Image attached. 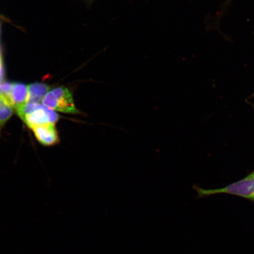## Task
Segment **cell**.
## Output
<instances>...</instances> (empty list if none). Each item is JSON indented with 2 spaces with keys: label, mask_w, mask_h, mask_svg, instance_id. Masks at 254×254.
I'll return each mask as SVG.
<instances>
[{
  "label": "cell",
  "mask_w": 254,
  "mask_h": 254,
  "mask_svg": "<svg viewBox=\"0 0 254 254\" xmlns=\"http://www.w3.org/2000/svg\"><path fill=\"white\" fill-rule=\"evenodd\" d=\"M194 189L197 192L199 198L225 193L254 202V171L244 179L222 188L204 189L201 187H195Z\"/></svg>",
  "instance_id": "cell-1"
},
{
  "label": "cell",
  "mask_w": 254,
  "mask_h": 254,
  "mask_svg": "<svg viewBox=\"0 0 254 254\" xmlns=\"http://www.w3.org/2000/svg\"><path fill=\"white\" fill-rule=\"evenodd\" d=\"M16 112L31 129L40 125L55 124L59 120V114L55 110L40 103H27Z\"/></svg>",
  "instance_id": "cell-2"
},
{
  "label": "cell",
  "mask_w": 254,
  "mask_h": 254,
  "mask_svg": "<svg viewBox=\"0 0 254 254\" xmlns=\"http://www.w3.org/2000/svg\"><path fill=\"white\" fill-rule=\"evenodd\" d=\"M42 103L44 106L59 112L71 114L79 113L71 91L65 87H57L50 91L44 97Z\"/></svg>",
  "instance_id": "cell-3"
},
{
  "label": "cell",
  "mask_w": 254,
  "mask_h": 254,
  "mask_svg": "<svg viewBox=\"0 0 254 254\" xmlns=\"http://www.w3.org/2000/svg\"><path fill=\"white\" fill-rule=\"evenodd\" d=\"M34 134L41 144L46 146H51L59 142L55 124H46L34 127Z\"/></svg>",
  "instance_id": "cell-4"
},
{
  "label": "cell",
  "mask_w": 254,
  "mask_h": 254,
  "mask_svg": "<svg viewBox=\"0 0 254 254\" xmlns=\"http://www.w3.org/2000/svg\"><path fill=\"white\" fill-rule=\"evenodd\" d=\"M28 87L21 82H12L8 102L12 108L17 110L27 103Z\"/></svg>",
  "instance_id": "cell-5"
},
{
  "label": "cell",
  "mask_w": 254,
  "mask_h": 254,
  "mask_svg": "<svg viewBox=\"0 0 254 254\" xmlns=\"http://www.w3.org/2000/svg\"><path fill=\"white\" fill-rule=\"evenodd\" d=\"M28 100L27 103H40L43 101L44 97L50 91L49 85L35 82L28 85Z\"/></svg>",
  "instance_id": "cell-6"
},
{
  "label": "cell",
  "mask_w": 254,
  "mask_h": 254,
  "mask_svg": "<svg viewBox=\"0 0 254 254\" xmlns=\"http://www.w3.org/2000/svg\"><path fill=\"white\" fill-rule=\"evenodd\" d=\"M13 112V108L0 95V127H2L8 122Z\"/></svg>",
  "instance_id": "cell-7"
},
{
  "label": "cell",
  "mask_w": 254,
  "mask_h": 254,
  "mask_svg": "<svg viewBox=\"0 0 254 254\" xmlns=\"http://www.w3.org/2000/svg\"><path fill=\"white\" fill-rule=\"evenodd\" d=\"M89 4H91L93 2V0H87Z\"/></svg>",
  "instance_id": "cell-8"
},
{
  "label": "cell",
  "mask_w": 254,
  "mask_h": 254,
  "mask_svg": "<svg viewBox=\"0 0 254 254\" xmlns=\"http://www.w3.org/2000/svg\"><path fill=\"white\" fill-rule=\"evenodd\" d=\"M253 96H254V95H253Z\"/></svg>",
  "instance_id": "cell-9"
}]
</instances>
